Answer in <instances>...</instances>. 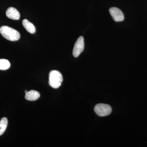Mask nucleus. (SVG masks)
Segmentation results:
<instances>
[{
  "label": "nucleus",
  "instance_id": "9",
  "mask_svg": "<svg viewBox=\"0 0 147 147\" xmlns=\"http://www.w3.org/2000/svg\"><path fill=\"white\" fill-rule=\"evenodd\" d=\"M8 124V120L7 118L3 117L0 121V136L2 135L5 131Z\"/></svg>",
  "mask_w": 147,
  "mask_h": 147
},
{
  "label": "nucleus",
  "instance_id": "8",
  "mask_svg": "<svg viewBox=\"0 0 147 147\" xmlns=\"http://www.w3.org/2000/svg\"><path fill=\"white\" fill-rule=\"evenodd\" d=\"M23 26L26 30L31 34H34L36 32V28L34 25L27 19H24L22 22Z\"/></svg>",
  "mask_w": 147,
  "mask_h": 147
},
{
  "label": "nucleus",
  "instance_id": "4",
  "mask_svg": "<svg viewBox=\"0 0 147 147\" xmlns=\"http://www.w3.org/2000/svg\"><path fill=\"white\" fill-rule=\"evenodd\" d=\"M84 41L83 36H80L74 44L73 55L74 57H78L84 50Z\"/></svg>",
  "mask_w": 147,
  "mask_h": 147
},
{
  "label": "nucleus",
  "instance_id": "3",
  "mask_svg": "<svg viewBox=\"0 0 147 147\" xmlns=\"http://www.w3.org/2000/svg\"><path fill=\"white\" fill-rule=\"evenodd\" d=\"M94 111L100 117H105L111 114L112 108L108 104L99 103L95 106Z\"/></svg>",
  "mask_w": 147,
  "mask_h": 147
},
{
  "label": "nucleus",
  "instance_id": "5",
  "mask_svg": "<svg viewBox=\"0 0 147 147\" xmlns=\"http://www.w3.org/2000/svg\"><path fill=\"white\" fill-rule=\"evenodd\" d=\"M109 11L110 15L116 22H121L123 21L124 19V16L122 11L117 7H111L109 9Z\"/></svg>",
  "mask_w": 147,
  "mask_h": 147
},
{
  "label": "nucleus",
  "instance_id": "7",
  "mask_svg": "<svg viewBox=\"0 0 147 147\" xmlns=\"http://www.w3.org/2000/svg\"><path fill=\"white\" fill-rule=\"evenodd\" d=\"M40 94L39 92L34 90H31L26 94L25 98L30 101H34L39 98Z\"/></svg>",
  "mask_w": 147,
  "mask_h": 147
},
{
  "label": "nucleus",
  "instance_id": "10",
  "mask_svg": "<svg viewBox=\"0 0 147 147\" xmlns=\"http://www.w3.org/2000/svg\"><path fill=\"white\" fill-rule=\"evenodd\" d=\"M10 63L7 60L0 59V70H6L9 68Z\"/></svg>",
  "mask_w": 147,
  "mask_h": 147
},
{
  "label": "nucleus",
  "instance_id": "2",
  "mask_svg": "<svg viewBox=\"0 0 147 147\" xmlns=\"http://www.w3.org/2000/svg\"><path fill=\"white\" fill-rule=\"evenodd\" d=\"M49 84L54 88H59L63 82L62 75L59 71L57 70H52L49 74Z\"/></svg>",
  "mask_w": 147,
  "mask_h": 147
},
{
  "label": "nucleus",
  "instance_id": "1",
  "mask_svg": "<svg viewBox=\"0 0 147 147\" xmlns=\"http://www.w3.org/2000/svg\"><path fill=\"white\" fill-rule=\"evenodd\" d=\"M0 33L5 38L10 41H16L20 38V33L17 30L7 26L1 27Z\"/></svg>",
  "mask_w": 147,
  "mask_h": 147
},
{
  "label": "nucleus",
  "instance_id": "11",
  "mask_svg": "<svg viewBox=\"0 0 147 147\" xmlns=\"http://www.w3.org/2000/svg\"><path fill=\"white\" fill-rule=\"evenodd\" d=\"M28 91L26 90H25V93H27V92H28Z\"/></svg>",
  "mask_w": 147,
  "mask_h": 147
},
{
  "label": "nucleus",
  "instance_id": "6",
  "mask_svg": "<svg viewBox=\"0 0 147 147\" xmlns=\"http://www.w3.org/2000/svg\"><path fill=\"white\" fill-rule=\"evenodd\" d=\"M6 16L8 18L13 20H17L19 19L20 14L16 8L10 7L7 9L6 12Z\"/></svg>",
  "mask_w": 147,
  "mask_h": 147
}]
</instances>
